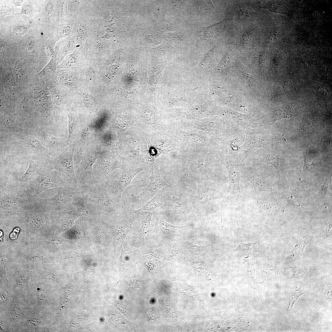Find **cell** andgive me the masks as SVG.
<instances>
[{
  "instance_id": "6da1fadb",
  "label": "cell",
  "mask_w": 332,
  "mask_h": 332,
  "mask_svg": "<svg viewBox=\"0 0 332 332\" xmlns=\"http://www.w3.org/2000/svg\"><path fill=\"white\" fill-rule=\"evenodd\" d=\"M11 183L0 182V210L3 214H10L25 211L38 205L37 198L30 195L23 184L14 179Z\"/></svg>"
},
{
  "instance_id": "7a4b0ae2",
  "label": "cell",
  "mask_w": 332,
  "mask_h": 332,
  "mask_svg": "<svg viewBox=\"0 0 332 332\" xmlns=\"http://www.w3.org/2000/svg\"><path fill=\"white\" fill-rule=\"evenodd\" d=\"M85 204L88 211L109 218L121 215L124 210V207L110 197L104 183H96L89 189L85 196Z\"/></svg>"
},
{
  "instance_id": "3957f363",
  "label": "cell",
  "mask_w": 332,
  "mask_h": 332,
  "mask_svg": "<svg viewBox=\"0 0 332 332\" xmlns=\"http://www.w3.org/2000/svg\"><path fill=\"white\" fill-rule=\"evenodd\" d=\"M88 190L80 188L58 187L57 192L49 198L37 197L38 205L44 210H73L85 202Z\"/></svg>"
},
{
  "instance_id": "277c9868",
  "label": "cell",
  "mask_w": 332,
  "mask_h": 332,
  "mask_svg": "<svg viewBox=\"0 0 332 332\" xmlns=\"http://www.w3.org/2000/svg\"><path fill=\"white\" fill-rule=\"evenodd\" d=\"M24 185L30 195L35 197L42 192L50 188H80L70 178L55 170L46 172Z\"/></svg>"
},
{
  "instance_id": "5b68a950",
  "label": "cell",
  "mask_w": 332,
  "mask_h": 332,
  "mask_svg": "<svg viewBox=\"0 0 332 332\" xmlns=\"http://www.w3.org/2000/svg\"><path fill=\"white\" fill-rule=\"evenodd\" d=\"M145 167L127 168L121 170L114 171L109 174L104 182L107 192L116 203L124 207L122 194L124 189L136 175L144 170Z\"/></svg>"
},
{
  "instance_id": "8992f818",
  "label": "cell",
  "mask_w": 332,
  "mask_h": 332,
  "mask_svg": "<svg viewBox=\"0 0 332 332\" xmlns=\"http://www.w3.org/2000/svg\"><path fill=\"white\" fill-rule=\"evenodd\" d=\"M97 160L93 170L97 183H104L108 176L115 169L122 170L128 167L124 159L112 153H103Z\"/></svg>"
},
{
  "instance_id": "52a82bcc",
  "label": "cell",
  "mask_w": 332,
  "mask_h": 332,
  "mask_svg": "<svg viewBox=\"0 0 332 332\" xmlns=\"http://www.w3.org/2000/svg\"><path fill=\"white\" fill-rule=\"evenodd\" d=\"M159 163L156 161L152 168V173L149 177L150 182L148 186L142 189L137 196H132L129 198L132 200H140L147 203L156 194L172 190L174 186L169 185L162 178L159 171Z\"/></svg>"
},
{
  "instance_id": "ba28073f",
  "label": "cell",
  "mask_w": 332,
  "mask_h": 332,
  "mask_svg": "<svg viewBox=\"0 0 332 332\" xmlns=\"http://www.w3.org/2000/svg\"><path fill=\"white\" fill-rule=\"evenodd\" d=\"M97 152H91L83 156L80 163L76 166L75 172L79 187L83 190H88L96 183L93 172V166L98 159Z\"/></svg>"
},
{
  "instance_id": "9c48e42d",
  "label": "cell",
  "mask_w": 332,
  "mask_h": 332,
  "mask_svg": "<svg viewBox=\"0 0 332 332\" xmlns=\"http://www.w3.org/2000/svg\"><path fill=\"white\" fill-rule=\"evenodd\" d=\"M73 144L66 148L60 155L49 160V171L55 170L61 172L72 179L79 187L76 179L73 162V154L75 146Z\"/></svg>"
},
{
  "instance_id": "30bf717a",
  "label": "cell",
  "mask_w": 332,
  "mask_h": 332,
  "mask_svg": "<svg viewBox=\"0 0 332 332\" xmlns=\"http://www.w3.org/2000/svg\"><path fill=\"white\" fill-rule=\"evenodd\" d=\"M167 199L162 206L169 212L177 213H188L193 210L194 202L192 193H183L173 189L167 192Z\"/></svg>"
},
{
  "instance_id": "8fae6325",
  "label": "cell",
  "mask_w": 332,
  "mask_h": 332,
  "mask_svg": "<svg viewBox=\"0 0 332 332\" xmlns=\"http://www.w3.org/2000/svg\"><path fill=\"white\" fill-rule=\"evenodd\" d=\"M23 159L29 162L28 167L25 173L20 177L14 179L18 182L24 184L30 181L35 176L39 175L49 171L48 159L40 157L26 156Z\"/></svg>"
},
{
  "instance_id": "7c38bea8",
  "label": "cell",
  "mask_w": 332,
  "mask_h": 332,
  "mask_svg": "<svg viewBox=\"0 0 332 332\" xmlns=\"http://www.w3.org/2000/svg\"><path fill=\"white\" fill-rule=\"evenodd\" d=\"M207 181H201L198 185L195 192L197 200L202 205L207 215V221L208 215L211 212L214 203V192L210 187Z\"/></svg>"
},
{
  "instance_id": "4fadbf2b",
  "label": "cell",
  "mask_w": 332,
  "mask_h": 332,
  "mask_svg": "<svg viewBox=\"0 0 332 332\" xmlns=\"http://www.w3.org/2000/svg\"><path fill=\"white\" fill-rule=\"evenodd\" d=\"M201 181L190 171H186L180 176L176 185L174 186V189L183 193L194 192Z\"/></svg>"
},
{
  "instance_id": "5bb4252c",
  "label": "cell",
  "mask_w": 332,
  "mask_h": 332,
  "mask_svg": "<svg viewBox=\"0 0 332 332\" xmlns=\"http://www.w3.org/2000/svg\"><path fill=\"white\" fill-rule=\"evenodd\" d=\"M240 164H238L235 165L227 166L229 184V188L222 203L221 211H222L224 201L229 192H232L237 198H241L242 197L240 186Z\"/></svg>"
},
{
  "instance_id": "9a60e30c",
  "label": "cell",
  "mask_w": 332,
  "mask_h": 332,
  "mask_svg": "<svg viewBox=\"0 0 332 332\" xmlns=\"http://www.w3.org/2000/svg\"><path fill=\"white\" fill-rule=\"evenodd\" d=\"M233 251L237 256L243 258L254 257L261 252L258 241L244 243L242 241Z\"/></svg>"
},
{
  "instance_id": "2e32d148",
  "label": "cell",
  "mask_w": 332,
  "mask_h": 332,
  "mask_svg": "<svg viewBox=\"0 0 332 332\" xmlns=\"http://www.w3.org/2000/svg\"><path fill=\"white\" fill-rule=\"evenodd\" d=\"M242 176L252 184L256 192L263 191L272 192L273 191L271 185L261 176L255 174Z\"/></svg>"
},
{
  "instance_id": "e0dca14e",
  "label": "cell",
  "mask_w": 332,
  "mask_h": 332,
  "mask_svg": "<svg viewBox=\"0 0 332 332\" xmlns=\"http://www.w3.org/2000/svg\"><path fill=\"white\" fill-rule=\"evenodd\" d=\"M167 198V192L158 193L146 203L142 207L134 210V211L135 212H138L143 211L153 210L158 207L162 206L166 201Z\"/></svg>"
},
{
  "instance_id": "ac0fdd59",
  "label": "cell",
  "mask_w": 332,
  "mask_h": 332,
  "mask_svg": "<svg viewBox=\"0 0 332 332\" xmlns=\"http://www.w3.org/2000/svg\"><path fill=\"white\" fill-rule=\"evenodd\" d=\"M152 215V213L150 212L144 220H142L141 227L133 239L134 244L139 245L142 243L147 234L152 231L151 226Z\"/></svg>"
},
{
  "instance_id": "d6986e66",
  "label": "cell",
  "mask_w": 332,
  "mask_h": 332,
  "mask_svg": "<svg viewBox=\"0 0 332 332\" xmlns=\"http://www.w3.org/2000/svg\"><path fill=\"white\" fill-rule=\"evenodd\" d=\"M49 94L48 89L42 84L38 83L32 85L26 91L24 96L23 100L25 101L31 99L35 100L47 96Z\"/></svg>"
},
{
  "instance_id": "ffe728a7",
  "label": "cell",
  "mask_w": 332,
  "mask_h": 332,
  "mask_svg": "<svg viewBox=\"0 0 332 332\" xmlns=\"http://www.w3.org/2000/svg\"><path fill=\"white\" fill-rule=\"evenodd\" d=\"M34 108L43 116H48L52 110L50 98L48 96L34 100Z\"/></svg>"
},
{
  "instance_id": "44dd1931",
  "label": "cell",
  "mask_w": 332,
  "mask_h": 332,
  "mask_svg": "<svg viewBox=\"0 0 332 332\" xmlns=\"http://www.w3.org/2000/svg\"><path fill=\"white\" fill-rule=\"evenodd\" d=\"M56 69V57L51 58L49 62L36 76L42 80L48 79L54 75Z\"/></svg>"
},
{
  "instance_id": "7402d4cb",
  "label": "cell",
  "mask_w": 332,
  "mask_h": 332,
  "mask_svg": "<svg viewBox=\"0 0 332 332\" xmlns=\"http://www.w3.org/2000/svg\"><path fill=\"white\" fill-rule=\"evenodd\" d=\"M32 128L37 134L48 145L55 147L59 144L60 141L59 138L49 134L39 128Z\"/></svg>"
},
{
  "instance_id": "603a6c76",
  "label": "cell",
  "mask_w": 332,
  "mask_h": 332,
  "mask_svg": "<svg viewBox=\"0 0 332 332\" xmlns=\"http://www.w3.org/2000/svg\"><path fill=\"white\" fill-rule=\"evenodd\" d=\"M1 123L2 125L11 131H19L20 129L14 117L9 113L5 112Z\"/></svg>"
},
{
  "instance_id": "cb8c5ba5",
  "label": "cell",
  "mask_w": 332,
  "mask_h": 332,
  "mask_svg": "<svg viewBox=\"0 0 332 332\" xmlns=\"http://www.w3.org/2000/svg\"><path fill=\"white\" fill-rule=\"evenodd\" d=\"M160 231L165 234L174 233L176 231H179L185 228L186 225L176 226L173 225L164 220L159 219L156 222Z\"/></svg>"
},
{
  "instance_id": "d4e9b609",
  "label": "cell",
  "mask_w": 332,
  "mask_h": 332,
  "mask_svg": "<svg viewBox=\"0 0 332 332\" xmlns=\"http://www.w3.org/2000/svg\"><path fill=\"white\" fill-rule=\"evenodd\" d=\"M68 118L69 135L67 141H69L74 136L77 128V121L74 113L70 109L67 110Z\"/></svg>"
},
{
  "instance_id": "484cf974",
  "label": "cell",
  "mask_w": 332,
  "mask_h": 332,
  "mask_svg": "<svg viewBox=\"0 0 332 332\" xmlns=\"http://www.w3.org/2000/svg\"><path fill=\"white\" fill-rule=\"evenodd\" d=\"M23 141L29 148L36 151L46 150V148L42 145L39 140L34 136H25L23 139Z\"/></svg>"
},
{
  "instance_id": "4316f807",
  "label": "cell",
  "mask_w": 332,
  "mask_h": 332,
  "mask_svg": "<svg viewBox=\"0 0 332 332\" xmlns=\"http://www.w3.org/2000/svg\"><path fill=\"white\" fill-rule=\"evenodd\" d=\"M292 115V110L288 105L279 108L273 112V115L275 119L277 120L283 118L290 117Z\"/></svg>"
},
{
  "instance_id": "83f0119b",
  "label": "cell",
  "mask_w": 332,
  "mask_h": 332,
  "mask_svg": "<svg viewBox=\"0 0 332 332\" xmlns=\"http://www.w3.org/2000/svg\"><path fill=\"white\" fill-rule=\"evenodd\" d=\"M257 204L261 211L263 212L273 213L278 209L276 204L269 201H259Z\"/></svg>"
},
{
  "instance_id": "f1b7e54d",
  "label": "cell",
  "mask_w": 332,
  "mask_h": 332,
  "mask_svg": "<svg viewBox=\"0 0 332 332\" xmlns=\"http://www.w3.org/2000/svg\"><path fill=\"white\" fill-rule=\"evenodd\" d=\"M264 160L267 163L274 166L279 170L280 158L277 155L274 154H269L266 156Z\"/></svg>"
},
{
  "instance_id": "f546056e",
  "label": "cell",
  "mask_w": 332,
  "mask_h": 332,
  "mask_svg": "<svg viewBox=\"0 0 332 332\" xmlns=\"http://www.w3.org/2000/svg\"><path fill=\"white\" fill-rule=\"evenodd\" d=\"M196 6L200 9L211 10L214 13L215 12V9L210 1H197Z\"/></svg>"
},
{
  "instance_id": "4dcf8cb0",
  "label": "cell",
  "mask_w": 332,
  "mask_h": 332,
  "mask_svg": "<svg viewBox=\"0 0 332 332\" xmlns=\"http://www.w3.org/2000/svg\"><path fill=\"white\" fill-rule=\"evenodd\" d=\"M75 60L72 54L67 56L59 65L60 68H67L71 67L73 65Z\"/></svg>"
},
{
  "instance_id": "1f68e13d",
  "label": "cell",
  "mask_w": 332,
  "mask_h": 332,
  "mask_svg": "<svg viewBox=\"0 0 332 332\" xmlns=\"http://www.w3.org/2000/svg\"><path fill=\"white\" fill-rule=\"evenodd\" d=\"M306 244V240H304L297 245L293 251L294 255H302L304 249Z\"/></svg>"
},
{
  "instance_id": "d6a6232c",
  "label": "cell",
  "mask_w": 332,
  "mask_h": 332,
  "mask_svg": "<svg viewBox=\"0 0 332 332\" xmlns=\"http://www.w3.org/2000/svg\"><path fill=\"white\" fill-rule=\"evenodd\" d=\"M14 72L17 81L21 85L23 79V74L19 63H16L15 64Z\"/></svg>"
},
{
  "instance_id": "836d02e7",
  "label": "cell",
  "mask_w": 332,
  "mask_h": 332,
  "mask_svg": "<svg viewBox=\"0 0 332 332\" xmlns=\"http://www.w3.org/2000/svg\"><path fill=\"white\" fill-rule=\"evenodd\" d=\"M292 267L294 270V275L292 278H296L298 276V273H299L300 277H301L304 275L305 272L303 268L300 267L298 266L294 265Z\"/></svg>"
},
{
  "instance_id": "e575fe53",
  "label": "cell",
  "mask_w": 332,
  "mask_h": 332,
  "mask_svg": "<svg viewBox=\"0 0 332 332\" xmlns=\"http://www.w3.org/2000/svg\"><path fill=\"white\" fill-rule=\"evenodd\" d=\"M108 133H105L102 136V140L106 144L109 145L113 144V142H114V140L113 136Z\"/></svg>"
},
{
  "instance_id": "d590c367",
  "label": "cell",
  "mask_w": 332,
  "mask_h": 332,
  "mask_svg": "<svg viewBox=\"0 0 332 332\" xmlns=\"http://www.w3.org/2000/svg\"><path fill=\"white\" fill-rule=\"evenodd\" d=\"M26 28L25 26H20L17 27L14 30L15 34L18 37L23 35L26 32Z\"/></svg>"
},
{
  "instance_id": "8d00e7d4",
  "label": "cell",
  "mask_w": 332,
  "mask_h": 332,
  "mask_svg": "<svg viewBox=\"0 0 332 332\" xmlns=\"http://www.w3.org/2000/svg\"><path fill=\"white\" fill-rule=\"evenodd\" d=\"M71 30V27L69 26H64L59 33L60 38L65 37L69 35Z\"/></svg>"
},
{
  "instance_id": "74e56055",
  "label": "cell",
  "mask_w": 332,
  "mask_h": 332,
  "mask_svg": "<svg viewBox=\"0 0 332 332\" xmlns=\"http://www.w3.org/2000/svg\"><path fill=\"white\" fill-rule=\"evenodd\" d=\"M32 10V7L31 5H23L22 6V11L20 14L28 15L31 13Z\"/></svg>"
},
{
  "instance_id": "f35d334b",
  "label": "cell",
  "mask_w": 332,
  "mask_h": 332,
  "mask_svg": "<svg viewBox=\"0 0 332 332\" xmlns=\"http://www.w3.org/2000/svg\"><path fill=\"white\" fill-rule=\"evenodd\" d=\"M45 51L47 55L51 58L56 57L55 53L50 45H46Z\"/></svg>"
},
{
  "instance_id": "ab89813d",
  "label": "cell",
  "mask_w": 332,
  "mask_h": 332,
  "mask_svg": "<svg viewBox=\"0 0 332 332\" xmlns=\"http://www.w3.org/2000/svg\"><path fill=\"white\" fill-rule=\"evenodd\" d=\"M20 229L19 227H16L13 230V231L12 233H11L10 235V238L11 240H15L16 239L18 236V235Z\"/></svg>"
},
{
  "instance_id": "60d3db41",
  "label": "cell",
  "mask_w": 332,
  "mask_h": 332,
  "mask_svg": "<svg viewBox=\"0 0 332 332\" xmlns=\"http://www.w3.org/2000/svg\"><path fill=\"white\" fill-rule=\"evenodd\" d=\"M54 101L57 105H60L62 102V98L61 95L58 93H55L53 97Z\"/></svg>"
},
{
  "instance_id": "b9f144b4",
  "label": "cell",
  "mask_w": 332,
  "mask_h": 332,
  "mask_svg": "<svg viewBox=\"0 0 332 332\" xmlns=\"http://www.w3.org/2000/svg\"><path fill=\"white\" fill-rule=\"evenodd\" d=\"M332 226L331 224H330L326 227V233L324 237V239L327 237L330 236L332 235Z\"/></svg>"
},
{
  "instance_id": "7bdbcfd3",
  "label": "cell",
  "mask_w": 332,
  "mask_h": 332,
  "mask_svg": "<svg viewBox=\"0 0 332 332\" xmlns=\"http://www.w3.org/2000/svg\"><path fill=\"white\" fill-rule=\"evenodd\" d=\"M46 10L48 14H50L52 12L53 9V6L52 4L50 3H47L45 5Z\"/></svg>"
},
{
  "instance_id": "ee69618b",
  "label": "cell",
  "mask_w": 332,
  "mask_h": 332,
  "mask_svg": "<svg viewBox=\"0 0 332 332\" xmlns=\"http://www.w3.org/2000/svg\"><path fill=\"white\" fill-rule=\"evenodd\" d=\"M27 49L28 50L31 51L33 52L35 49V46L33 41L32 40L28 42L27 45Z\"/></svg>"
},
{
  "instance_id": "f6af8a7d",
  "label": "cell",
  "mask_w": 332,
  "mask_h": 332,
  "mask_svg": "<svg viewBox=\"0 0 332 332\" xmlns=\"http://www.w3.org/2000/svg\"><path fill=\"white\" fill-rule=\"evenodd\" d=\"M23 2V1L16 0L14 1L13 3L16 6H21Z\"/></svg>"
},
{
  "instance_id": "bcb514c9",
  "label": "cell",
  "mask_w": 332,
  "mask_h": 332,
  "mask_svg": "<svg viewBox=\"0 0 332 332\" xmlns=\"http://www.w3.org/2000/svg\"><path fill=\"white\" fill-rule=\"evenodd\" d=\"M0 233H1V234H1V235H2V231H0ZM0 237H0V239H2V237H1V235H0Z\"/></svg>"
}]
</instances>
